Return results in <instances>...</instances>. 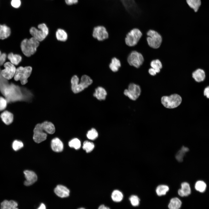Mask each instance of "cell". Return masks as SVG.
I'll return each mask as SVG.
<instances>
[{"label": "cell", "instance_id": "6da1fadb", "mask_svg": "<svg viewBox=\"0 0 209 209\" xmlns=\"http://www.w3.org/2000/svg\"><path fill=\"white\" fill-rule=\"evenodd\" d=\"M0 91L8 103L18 101H30L33 97L30 91L13 84H9L8 82L0 86Z\"/></svg>", "mask_w": 209, "mask_h": 209}, {"label": "cell", "instance_id": "7a4b0ae2", "mask_svg": "<svg viewBox=\"0 0 209 209\" xmlns=\"http://www.w3.org/2000/svg\"><path fill=\"white\" fill-rule=\"evenodd\" d=\"M93 82L92 80L87 75H83L80 81L77 75H74L71 80L72 90L75 93H79L87 88Z\"/></svg>", "mask_w": 209, "mask_h": 209}, {"label": "cell", "instance_id": "3957f363", "mask_svg": "<svg viewBox=\"0 0 209 209\" xmlns=\"http://www.w3.org/2000/svg\"><path fill=\"white\" fill-rule=\"evenodd\" d=\"M39 42L33 37L29 39H24L21 42V50L23 53L27 57L34 54L39 45Z\"/></svg>", "mask_w": 209, "mask_h": 209}, {"label": "cell", "instance_id": "277c9868", "mask_svg": "<svg viewBox=\"0 0 209 209\" xmlns=\"http://www.w3.org/2000/svg\"><path fill=\"white\" fill-rule=\"evenodd\" d=\"M37 27L38 29L35 27H31L30 29V33L33 37L39 42H41L48 35L49 29L46 24L44 23L38 24Z\"/></svg>", "mask_w": 209, "mask_h": 209}, {"label": "cell", "instance_id": "5b68a950", "mask_svg": "<svg viewBox=\"0 0 209 209\" xmlns=\"http://www.w3.org/2000/svg\"><path fill=\"white\" fill-rule=\"evenodd\" d=\"M147 37V41L149 46L155 49L158 48L160 46L163 40L161 35L157 31L152 29H149L146 32Z\"/></svg>", "mask_w": 209, "mask_h": 209}, {"label": "cell", "instance_id": "8992f818", "mask_svg": "<svg viewBox=\"0 0 209 209\" xmlns=\"http://www.w3.org/2000/svg\"><path fill=\"white\" fill-rule=\"evenodd\" d=\"M182 101L181 97L179 94L175 93L170 96H164L161 98V102L165 108L174 109L179 106Z\"/></svg>", "mask_w": 209, "mask_h": 209}, {"label": "cell", "instance_id": "52a82bcc", "mask_svg": "<svg viewBox=\"0 0 209 209\" xmlns=\"http://www.w3.org/2000/svg\"><path fill=\"white\" fill-rule=\"evenodd\" d=\"M142 35V33L139 29L134 28L132 29L126 35L125 38L126 44L130 47L135 46Z\"/></svg>", "mask_w": 209, "mask_h": 209}, {"label": "cell", "instance_id": "ba28073f", "mask_svg": "<svg viewBox=\"0 0 209 209\" xmlns=\"http://www.w3.org/2000/svg\"><path fill=\"white\" fill-rule=\"evenodd\" d=\"M32 71V68L30 66L19 67L16 70L14 79L16 81L19 80L22 84H25L28 82L27 79Z\"/></svg>", "mask_w": 209, "mask_h": 209}, {"label": "cell", "instance_id": "9c48e42d", "mask_svg": "<svg viewBox=\"0 0 209 209\" xmlns=\"http://www.w3.org/2000/svg\"><path fill=\"white\" fill-rule=\"evenodd\" d=\"M128 63L130 66L136 68H139L143 63L144 58L140 53L136 51H132L127 58Z\"/></svg>", "mask_w": 209, "mask_h": 209}, {"label": "cell", "instance_id": "30bf717a", "mask_svg": "<svg viewBox=\"0 0 209 209\" xmlns=\"http://www.w3.org/2000/svg\"><path fill=\"white\" fill-rule=\"evenodd\" d=\"M141 93L140 87L134 83H131L128 85V89L124 91V94L130 99L136 100L140 96Z\"/></svg>", "mask_w": 209, "mask_h": 209}, {"label": "cell", "instance_id": "8fae6325", "mask_svg": "<svg viewBox=\"0 0 209 209\" xmlns=\"http://www.w3.org/2000/svg\"><path fill=\"white\" fill-rule=\"evenodd\" d=\"M92 35L98 40L102 41L109 38V34L106 28L103 26H97L93 28Z\"/></svg>", "mask_w": 209, "mask_h": 209}, {"label": "cell", "instance_id": "7c38bea8", "mask_svg": "<svg viewBox=\"0 0 209 209\" xmlns=\"http://www.w3.org/2000/svg\"><path fill=\"white\" fill-rule=\"evenodd\" d=\"M47 134L44 130L41 123H38L35 126L33 129V139L37 143H40L45 140Z\"/></svg>", "mask_w": 209, "mask_h": 209}, {"label": "cell", "instance_id": "4fadbf2b", "mask_svg": "<svg viewBox=\"0 0 209 209\" xmlns=\"http://www.w3.org/2000/svg\"><path fill=\"white\" fill-rule=\"evenodd\" d=\"M5 69L1 71L2 76L6 79H11L15 75L16 69L13 64L10 62H7L4 65Z\"/></svg>", "mask_w": 209, "mask_h": 209}, {"label": "cell", "instance_id": "5bb4252c", "mask_svg": "<svg viewBox=\"0 0 209 209\" xmlns=\"http://www.w3.org/2000/svg\"><path fill=\"white\" fill-rule=\"evenodd\" d=\"M125 9L131 14L138 13V9L134 0H120Z\"/></svg>", "mask_w": 209, "mask_h": 209}, {"label": "cell", "instance_id": "9a60e30c", "mask_svg": "<svg viewBox=\"0 0 209 209\" xmlns=\"http://www.w3.org/2000/svg\"><path fill=\"white\" fill-rule=\"evenodd\" d=\"M24 173L26 179V180L24 183L25 185L30 186L37 181V176L34 172L31 170H26L24 172Z\"/></svg>", "mask_w": 209, "mask_h": 209}, {"label": "cell", "instance_id": "2e32d148", "mask_svg": "<svg viewBox=\"0 0 209 209\" xmlns=\"http://www.w3.org/2000/svg\"><path fill=\"white\" fill-rule=\"evenodd\" d=\"M55 193L61 198L66 197L69 195L70 191L66 187L62 185H58L54 190Z\"/></svg>", "mask_w": 209, "mask_h": 209}, {"label": "cell", "instance_id": "e0dca14e", "mask_svg": "<svg viewBox=\"0 0 209 209\" xmlns=\"http://www.w3.org/2000/svg\"><path fill=\"white\" fill-rule=\"evenodd\" d=\"M51 146L53 151L57 152H62L64 148L62 142L58 138H55L51 140Z\"/></svg>", "mask_w": 209, "mask_h": 209}, {"label": "cell", "instance_id": "ac0fdd59", "mask_svg": "<svg viewBox=\"0 0 209 209\" xmlns=\"http://www.w3.org/2000/svg\"><path fill=\"white\" fill-rule=\"evenodd\" d=\"M107 94V92L105 89L99 86L95 89L93 96L98 100H102L105 99Z\"/></svg>", "mask_w": 209, "mask_h": 209}, {"label": "cell", "instance_id": "d6986e66", "mask_svg": "<svg viewBox=\"0 0 209 209\" xmlns=\"http://www.w3.org/2000/svg\"><path fill=\"white\" fill-rule=\"evenodd\" d=\"M181 188L178 191L179 195L181 197H186L190 195L191 192V188L189 184L184 182L181 184Z\"/></svg>", "mask_w": 209, "mask_h": 209}, {"label": "cell", "instance_id": "ffe728a7", "mask_svg": "<svg viewBox=\"0 0 209 209\" xmlns=\"http://www.w3.org/2000/svg\"><path fill=\"white\" fill-rule=\"evenodd\" d=\"M192 77L196 82H201L204 80L206 77L205 73L203 69H198L192 73Z\"/></svg>", "mask_w": 209, "mask_h": 209}, {"label": "cell", "instance_id": "44dd1931", "mask_svg": "<svg viewBox=\"0 0 209 209\" xmlns=\"http://www.w3.org/2000/svg\"><path fill=\"white\" fill-rule=\"evenodd\" d=\"M55 35L56 39L58 41L64 42L68 38V34L64 29L59 28L56 30Z\"/></svg>", "mask_w": 209, "mask_h": 209}, {"label": "cell", "instance_id": "7402d4cb", "mask_svg": "<svg viewBox=\"0 0 209 209\" xmlns=\"http://www.w3.org/2000/svg\"><path fill=\"white\" fill-rule=\"evenodd\" d=\"M44 131L49 134H53L55 131V127L51 122L45 121L41 123Z\"/></svg>", "mask_w": 209, "mask_h": 209}, {"label": "cell", "instance_id": "603a6c76", "mask_svg": "<svg viewBox=\"0 0 209 209\" xmlns=\"http://www.w3.org/2000/svg\"><path fill=\"white\" fill-rule=\"evenodd\" d=\"M0 117L3 122L7 125L11 124L13 120V114L7 111H5L2 113Z\"/></svg>", "mask_w": 209, "mask_h": 209}, {"label": "cell", "instance_id": "cb8c5ba5", "mask_svg": "<svg viewBox=\"0 0 209 209\" xmlns=\"http://www.w3.org/2000/svg\"><path fill=\"white\" fill-rule=\"evenodd\" d=\"M18 204L13 200L8 201L4 200L1 203V209H17Z\"/></svg>", "mask_w": 209, "mask_h": 209}, {"label": "cell", "instance_id": "d4e9b609", "mask_svg": "<svg viewBox=\"0 0 209 209\" xmlns=\"http://www.w3.org/2000/svg\"><path fill=\"white\" fill-rule=\"evenodd\" d=\"M121 66L120 61L119 59L116 57L112 58L111 62L109 64L110 69L113 72H117Z\"/></svg>", "mask_w": 209, "mask_h": 209}, {"label": "cell", "instance_id": "484cf974", "mask_svg": "<svg viewBox=\"0 0 209 209\" xmlns=\"http://www.w3.org/2000/svg\"><path fill=\"white\" fill-rule=\"evenodd\" d=\"M11 33V30L6 25L0 24V39H3L9 36Z\"/></svg>", "mask_w": 209, "mask_h": 209}, {"label": "cell", "instance_id": "4316f807", "mask_svg": "<svg viewBox=\"0 0 209 209\" xmlns=\"http://www.w3.org/2000/svg\"><path fill=\"white\" fill-rule=\"evenodd\" d=\"M182 202L178 198L174 197L170 201L168 207L170 209H179L181 207Z\"/></svg>", "mask_w": 209, "mask_h": 209}, {"label": "cell", "instance_id": "83f0119b", "mask_svg": "<svg viewBox=\"0 0 209 209\" xmlns=\"http://www.w3.org/2000/svg\"><path fill=\"white\" fill-rule=\"evenodd\" d=\"M188 6L193 10L195 12L198 10L201 5V0H186Z\"/></svg>", "mask_w": 209, "mask_h": 209}, {"label": "cell", "instance_id": "f1b7e54d", "mask_svg": "<svg viewBox=\"0 0 209 209\" xmlns=\"http://www.w3.org/2000/svg\"><path fill=\"white\" fill-rule=\"evenodd\" d=\"M8 58L12 64L15 65H18L21 62L22 59L20 55L18 54H14L12 53L9 54Z\"/></svg>", "mask_w": 209, "mask_h": 209}, {"label": "cell", "instance_id": "f546056e", "mask_svg": "<svg viewBox=\"0 0 209 209\" xmlns=\"http://www.w3.org/2000/svg\"><path fill=\"white\" fill-rule=\"evenodd\" d=\"M123 195L122 192L118 190H115L112 192L111 197L112 200L115 202H120L123 199Z\"/></svg>", "mask_w": 209, "mask_h": 209}, {"label": "cell", "instance_id": "4dcf8cb0", "mask_svg": "<svg viewBox=\"0 0 209 209\" xmlns=\"http://www.w3.org/2000/svg\"><path fill=\"white\" fill-rule=\"evenodd\" d=\"M168 186L166 185H161L158 186L156 189V192L159 196L165 195L169 190Z\"/></svg>", "mask_w": 209, "mask_h": 209}, {"label": "cell", "instance_id": "1f68e13d", "mask_svg": "<svg viewBox=\"0 0 209 209\" xmlns=\"http://www.w3.org/2000/svg\"><path fill=\"white\" fill-rule=\"evenodd\" d=\"M207 185L206 183L202 181H197L195 185V188L197 191L200 192H204L206 190Z\"/></svg>", "mask_w": 209, "mask_h": 209}, {"label": "cell", "instance_id": "d6a6232c", "mask_svg": "<svg viewBox=\"0 0 209 209\" xmlns=\"http://www.w3.org/2000/svg\"><path fill=\"white\" fill-rule=\"evenodd\" d=\"M68 145L70 147L74 148L77 150L80 148L81 143L78 139L75 138L70 140L69 142Z\"/></svg>", "mask_w": 209, "mask_h": 209}, {"label": "cell", "instance_id": "836d02e7", "mask_svg": "<svg viewBox=\"0 0 209 209\" xmlns=\"http://www.w3.org/2000/svg\"><path fill=\"white\" fill-rule=\"evenodd\" d=\"M94 147L95 145L92 142L86 140L83 143L82 146L83 149L85 150L87 153H89L91 152Z\"/></svg>", "mask_w": 209, "mask_h": 209}, {"label": "cell", "instance_id": "e575fe53", "mask_svg": "<svg viewBox=\"0 0 209 209\" xmlns=\"http://www.w3.org/2000/svg\"><path fill=\"white\" fill-rule=\"evenodd\" d=\"M188 148L183 147L177 152L176 156V158L178 161L181 162L183 161L185 154L188 151Z\"/></svg>", "mask_w": 209, "mask_h": 209}, {"label": "cell", "instance_id": "d590c367", "mask_svg": "<svg viewBox=\"0 0 209 209\" xmlns=\"http://www.w3.org/2000/svg\"><path fill=\"white\" fill-rule=\"evenodd\" d=\"M98 136V132L95 129L93 128L89 130L87 134V136L88 138L92 140L96 139Z\"/></svg>", "mask_w": 209, "mask_h": 209}, {"label": "cell", "instance_id": "8d00e7d4", "mask_svg": "<svg viewBox=\"0 0 209 209\" xmlns=\"http://www.w3.org/2000/svg\"><path fill=\"white\" fill-rule=\"evenodd\" d=\"M151 66L156 70H160L162 68V64L161 61L158 59L152 60L150 64Z\"/></svg>", "mask_w": 209, "mask_h": 209}, {"label": "cell", "instance_id": "74e56055", "mask_svg": "<svg viewBox=\"0 0 209 209\" xmlns=\"http://www.w3.org/2000/svg\"><path fill=\"white\" fill-rule=\"evenodd\" d=\"M131 204L134 206H138L140 203V199L136 195H132L129 198Z\"/></svg>", "mask_w": 209, "mask_h": 209}, {"label": "cell", "instance_id": "f35d334b", "mask_svg": "<svg viewBox=\"0 0 209 209\" xmlns=\"http://www.w3.org/2000/svg\"><path fill=\"white\" fill-rule=\"evenodd\" d=\"M12 146L13 149L15 151H17L23 147L24 144L21 141L15 140L13 142Z\"/></svg>", "mask_w": 209, "mask_h": 209}, {"label": "cell", "instance_id": "ab89813d", "mask_svg": "<svg viewBox=\"0 0 209 209\" xmlns=\"http://www.w3.org/2000/svg\"><path fill=\"white\" fill-rule=\"evenodd\" d=\"M8 103L7 101L5 98L0 96V111L6 109Z\"/></svg>", "mask_w": 209, "mask_h": 209}, {"label": "cell", "instance_id": "60d3db41", "mask_svg": "<svg viewBox=\"0 0 209 209\" xmlns=\"http://www.w3.org/2000/svg\"><path fill=\"white\" fill-rule=\"evenodd\" d=\"M21 2L20 0H12L11 4L12 7L15 8H18L20 6Z\"/></svg>", "mask_w": 209, "mask_h": 209}, {"label": "cell", "instance_id": "b9f144b4", "mask_svg": "<svg viewBox=\"0 0 209 209\" xmlns=\"http://www.w3.org/2000/svg\"><path fill=\"white\" fill-rule=\"evenodd\" d=\"M160 71V70H156L152 67L149 69L148 70L149 73L152 76L155 75L157 73H159Z\"/></svg>", "mask_w": 209, "mask_h": 209}, {"label": "cell", "instance_id": "7bdbcfd3", "mask_svg": "<svg viewBox=\"0 0 209 209\" xmlns=\"http://www.w3.org/2000/svg\"><path fill=\"white\" fill-rule=\"evenodd\" d=\"M65 3L68 6H71L77 4L78 0H64Z\"/></svg>", "mask_w": 209, "mask_h": 209}, {"label": "cell", "instance_id": "ee69618b", "mask_svg": "<svg viewBox=\"0 0 209 209\" xmlns=\"http://www.w3.org/2000/svg\"><path fill=\"white\" fill-rule=\"evenodd\" d=\"M7 55L5 53L2 54L0 57V65L3 64L6 61Z\"/></svg>", "mask_w": 209, "mask_h": 209}, {"label": "cell", "instance_id": "f6af8a7d", "mask_svg": "<svg viewBox=\"0 0 209 209\" xmlns=\"http://www.w3.org/2000/svg\"><path fill=\"white\" fill-rule=\"evenodd\" d=\"M204 95L208 98H209V86L206 87L204 91Z\"/></svg>", "mask_w": 209, "mask_h": 209}, {"label": "cell", "instance_id": "bcb514c9", "mask_svg": "<svg viewBox=\"0 0 209 209\" xmlns=\"http://www.w3.org/2000/svg\"><path fill=\"white\" fill-rule=\"evenodd\" d=\"M98 208L99 209H109V208L107 207L104 205H101L99 206Z\"/></svg>", "mask_w": 209, "mask_h": 209}, {"label": "cell", "instance_id": "7dc6e473", "mask_svg": "<svg viewBox=\"0 0 209 209\" xmlns=\"http://www.w3.org/2000/svg\"><path fill=\"white\" fill-rule=\"evenodd\" d=\"M46 208L45 205L43 203H42L41 204L40 206L38 208V209H45Z\"/></svg>", "mask_w": 209, "mask_h": 209}, {"label": "cell", "instance_id": "c3c4849f", "mask_svg": "<svg viewBox=\"0 0 209 209\" xmlns=\"http://www.w3.org/2000/svg\"><path fill=\"white\" fill-rule=\"evenodd\" d=\"M1 51H0V56H1Z\"/></svg>", "mask_w": 209, "mask_h": 209}]
</instances>
